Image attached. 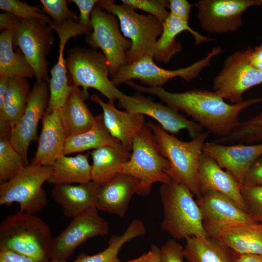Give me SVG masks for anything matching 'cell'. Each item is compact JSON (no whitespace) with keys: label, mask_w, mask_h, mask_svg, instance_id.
<instances>
[{"label":"cell","mask_w":262,"mask_h":262,"mask_svg":"<svg viewBox=\"0 0 262 262\" xmlns=\"http://www.w3.org/2000/svg\"><path fill=\"white\" fill-rule=\"evenodd\" d=\"M168 2L171 15L189 22L193 4L186 0H169Z\"/></svg>","instance_id":"cell-43"},{"label":"cell","mask_w":262,"mask_h":262,"mask_svg":"<svg viewBox=\"0 0 262 262\" xmlns=\"http://www.w3.org/2000/svg\"><path fill=\"white\" fill-rule=\"evenodd\" d=\"M96 5L118 19L120 31L131 42L126 53L127 64L146 55L153 57L156 43L163 30V22L151 15L139 14L131 7L112 0H99Z\"/></svg>","instance_id":"cell-6"},{"label":"cell","mask_w":262,"mask_h":262,"mask_svg":"<svg viewBox=\"0 0 262 262\" xmlns=\"http://www.w3.org/2000/svg\"><path fill=\"white\" fill-rule=\"evenodd\" d=\"M249 53L248 48L228 56L213 81L214 92L232 104L243 101L246 91L262 83V71L251 65Z\"/></svg>","instance_id":"cell-12"},{"label":"cell","mask_w":262,"mask_h":262,"mask_svg":"<svg viewBox=\"0 0 262 262\" xmlns=\"http://www.w3.org/2000/svg\"><path fill=\"white\" fill-rule=\"evenodd\" d=\"M197 19L203 30L222 34L237 31L242 16L250 7L262 6L261 0H199Z\"/></svg>","instance_id":"cell-15"},{"label":"cell","mask_w":262,"mask_h":262,"mask_svg":"<svg viewBox=\"0 0 262 262\" xmlns=\"http://www.w3.org/2000/svg\"><path fill=\"white\" fill-rule=\"evenodd\" d=\"M151 256V251L150 250L139 257L126 262H148Z\"/></svg>","instance_id":"cell-51"},{"label":"cell","mask_w":262,"mask_h":262,"mask_svg":"<svg viewBox=\"0 0 262 262\" xmlns=\"http://www.w3.org/2000/svg\"><path fill=\"white\" fill-rule=\"evenodd\" d=\"M183 253L187 262H237L239 255L217 238L190 237Z\"/></svg>","instance_id":"cell-27"},{"label":"cell","mask_w":262,"mask_h":262,"mask_svg":"<svg viewBox=\"0 0 262 262\" xmlns=\"http://www.w3.org/2000/svg\"><path fill=\"white\" fill-rule=\"evenodd\" d=\"M237 262H262V255L254 254L239 255Z\"/></svg>","instance_id":"cell-49"},{"label":"cell","mask_w":262,"mask_h":262,"mask_svg":"<svg viewBox=\"0 0 262 262\" xmlns=\"http://www.w3.org/2000/svg\"><path fill=\"white\" fill-rule=\"evenodd\" d=\"M202 152L226 169L241 185L252 165L262 156V143L225 145L215 141L205 142Z\"/></svg>","instance_id":"cell-19"},{"label":"cell","mask_w":262,"mask_h":262,"mask_svg":"<svg viewBox=\"0 0 262 262\" xmlns=\"http://www.w3.org/2000/svg\"><path fill=\"white\" fill-rule=\"evenodd\" d=\"M0 9L22 19L36 18L49 24L52 21L49 16L41 13V10L38 7L30 6L25 2L18 0H0Z\"/></svg>","instance_id":"cell-37"},{"label":"cell","mask_w":262,"mask_h":262,"mask_svg":"<svg viewBox=\"0 0 262 262\" xmlns=\"http://www.w3.org/2000/svg\"><path fill=\"white\" fill-rule=\"evenodd\" d=\"M239 255H262V223H243L228 228L217 236Z\"/></svg>","instance_id":"cell-29"},{"label":"cell","mask_w":262,"mask_h":262,"mask_svg":"<svg viewBox=\"0 0 262 262\" xmlns=\"http://www.w3.org/2000/svg\"><path fill=\"white\" fill-rule=\"evenodd\" d=\"M66 61L69 84L82 87L85 99L90 88L100 92L110 102L118 100L123 94L109 79L108 64L102 53L94 49L71 48Z\"/></svg>","instance_id":"cell-7"},{"label":"cell","mask_w":262,"mask_h":262,"mask_svg":"<svg viewBox=\"0 0 262 262\" xmlns=\"http://www.w3.org/2000/svg\"><path fill=\"white\" fill-rule=\"evenodd\" d=\"M139 180L131 175L119 173L99 185L96 208L98 211L124 217L133 195L136 194Z\"/></svg>","instance_id":"cell-21"},{"label":"cell","mask_w":262,"mask_h":262,"mask_svg":"<svg viewBox=\"0 0 262 262\" xmlns=\"http://www.w3.org/2000/svg\"><path fill=\"white\" fill-rule=\"evenodd\" d=\"M145 233L146 228L143 223L140 220L134 219L123 234L112 235L107 246L103 250L93 255L82 254L73 262H121L118 255L123 246Z\"/></svg>","instance_id":"cell-34"},{"label":"cell","mask_w":262,"mask_h":262,"mask_svg":"<svg viewBox=\"0 0 262 262\" xmlns=\"http://www.w3.org/2000/svg\"></svg>","instance_id":"cell-54"},{"label":"cell","mask_w":262,"mask_h":262,"mask_svg":"<svg viewBox=\"0 0 262 262\" xmlns=\"http://www.w3.org/2000/svg\"><path fill=\"white\" fill-rule=\"evenodd\" d=\"M163 155L168 161L171 180L187 186L197 198L201 195L199 178V158L210 132H202L190 141H181L162 127L148 122Z\"/></svg>","instance_id":"cell-3"},{"label":"cell","mask_w":262,"mask_h":262,"mask_svg":"<svg viewBox=\"0 0 262 262\" xmlns=\"http://www.w3.org/2000/svg\"><path fill=\"white\" fill-rule=\"evenodd\" d=\"M202 215L203 228L209 237L217 238L225 229L243 223H257L251 215L228 196L204 191L196 200Z\"/></svg>","instance_id":"cell-14"},{"label":"cell","mask_w":262,"mask_h":262,"mask_svg":"<svg viewBox=\"0 0 262 262\" xmlns=\"http://www.w3.org/2000/svg\"><path fill=\"white\" fill-rule=\"evenodd\" d=\"M52 166V172L48 182L53 185L84 184L92 181V165L89 162L88 153L63 155Z\"/></svg>","instance_id":"cell-31"},{"label":"cell","mask_w":262,"mask_h":262,"mask_svg":"<svg viewBox=\"0 0 262 262\" xmlns=\"http://www.w3.org/2000/svg\"><path fill=\"white\" fill-rule=\"evenodd\" d=\"M38 145L31 164L52 166L64 155L67 136L60 110L45 112Z\"/></svg>","instance_id":"cell-20"},{"label":"cell","mask_w":262,"mask_h":262,"mask_svg":"<svg viewBox=\"0 0 262 262\" xmlns=\"http://www.w3.org/2000/svg\"><path fill=\"white\" fill-rule=\"evenodd\" d=\"M21 19L10 13H0V30L1 32L10 31L14 33Z\"/></svg>","instance_id":"cell-45"},{"label":"cell","mask_w":262,"mask_h":262,"mask_svg":"<svg viewBox=\"0 0 262 262\" xmlns=\"http://www.w3.org/2000/svg\"><path fill=\"white\" fill-rule=\"evenodd\" d=\"M99 185L91 181L84 184L54 185L52 196L63 209L64 214L73 218L96 207Z\"/></svg>","instance_id":"cell-24"},{"label":"cell","mask_w":262,"mask_h":262,"mask_svg":"<svg viewBox=\"0 0 262 262\" xmlns=\"http://www.w3.org/2000/svg\"><path fill=\"white\" fill-rule=\"evenodd\" d=\"M262 140V112L241 122L226 136L215 142L225 144L249 143Z\"/></svg>","instance_id":"cell-35"},{"label":"cell","mask_w":262,"mask_h":262,"mask_svg":"<svg viewBox=\"0 0 262 262\" xmlns=\"http://www.w3.org/2000/svg\"><path fill=\"white\" fill-rule=\"evenodd\" d=\"M72 86L64 106L60 110L67 137L88 130L95 120V116L84 102L82 90L78 87Z\"/></svg>","instance_id":"cell-28"},{"label":"cell","mask_w":262,"mask_h":262,"mask_svg":"<svg viewBox=\"0 0 262 262\" xmlns=\"http://www.w3.org/2000/svg\"><path fill=\"white\" fill-rule=\"evenodd\" d=\"M118 100V106L126 111L150 116L164 131L172 134H177L181 130L185 129L193 139L202 132L203 127L187 119L177 110L142 95L128 96L123 93Z\"/></svg>","instance_id":"cell-16"},{"label":"cell","mask_w":262,"mask_h":262,"mask_svg":"<svg viewBox=\"0 0 262 262\" xmlns=\"http://www.w3.org/2000/svg\"><path fill=\"white\" fill-rule=\"evenodd\" d=\"M56 31L60 39L58 61L51 71V77L49 82V97L45 112H51L60 110L64 106L72 90L69 84L64 57V51L68 40L79 35H87L92 32V28L84 26L77 22L68 20L61 24L51 21L49 24Z\"/></svg>","instance_id":"cell-17"},{"label":"cell","mask_w":262,"mask_h":262,"mask_svg":"<svg viewBox=\"0 0 262 262\" xmlns=\"http://www.w3.org/2000/svg\"><path fill=\"white\" fill-rule=\"evenodd\" d=\"M151 256L148 262H163L160 253V248L156 245H152L151 246Z\"/></svg>","instance_id":"cell-50"},{"label":"cell","mask_w":262,"mask_h":262,"mask_svg":"<svg viewBox=\"0 0 262 262\" xmlns=\"http://www.w3.org/2000/svg\"><path fill=\"white\" fill-rule=\"evenodd\" d=\"M243 185L247 186L262 185V160L259 159L252 165Z\"/></svg>","instance_id":"cell-44"},{"label":"cell","mask_w":262,"mask_h":262,"mask_svg":"<svg viewBox=\"0 0 262 262\" xmlns=\"http://www.w3.org/2000/svg\"><path fill=\"white\" fill-rule=\"evenodd\" d=\"M199 178L201 194L208 190L222 193L247 212L241 184L229 172L224 171L214 160L203 152L199 158Z\"/></svg>","instance_id":"cell-23"},{"label":"cell","mask_w":262,"mask_h":262,"mask_svg":"<svg viewBox=\"0 0 262 262\" xmlns=\"http://www.w3.org/2000/svg\"><path fill=\"white\" fill-rule=\"evenodd\" d=\"M261 0V1L262 2V0Z\"/></svg>","instance_id":"cell-53"},{"label":"cell","mask_w":262,"mask_h":262,"mask_svg":"<svg viewBox=\"0 0 262 262\" xmlns=\"http://www.w3.org/2000/svg\"><path fill=\"white\" fill-rule=\"evenodd\" d=\"M31 92L27 78H9L3 105L0 109V126L12 129L18 122L26 110Z\"/></svg>","instance_id":"cell-30"},{"label":"cell","mask_w":262,"mask_h":262,"mask_svg":"<svg viewBox=\"0 0 262 262\" xmlns=\"http://www.w3.org/2000/svg\"><path fill=\"white\" fill-rule=\"evenodd\" d=\"M9 137L0 136V183L8 181L27 166L11 144Z\"/></svg>","instance_id":"cell-36"},{"label":"cell","mask_w":262,"mask_h":262,"mask_svg":"<svg viewBox=\"0 0 262 262\" xmlns=\"http://www.w3.org/2000/svg\"><path fill=\"white\" fill-rule=\"evenodd\" d=\"M0 262H37L8 250H0Z\"/></svg>","instance_id":"cell-46"},{"label":"cell","mask_w":262,"mask_h":262,"mask_svg":"<svg viewBox=\"0 0 262 262\" xmlns=\"http://www.w3.org/2000/svg\"><path fill=\"white\" fill-rule=\"evenodd\" d=\"M249 62L253 67L262 71V43L254 49L249 48Z\"/></svg>","instance_id":"cell-47"},{"label":"cell","mask_w":262,"mask_h":262,"mask_svg":"<svg viewBox=\"0 0 262 262\" xmlns=\"http://www.w3.org/2000/svg\"><path fill=\"white\" fill-rule=\"evenodd\" d=\"M90 99L101 106L104 123L111 135L131 151L134 137L146 124L145 116L120 111L115 107L114 102H105L95 94Z\"/></svg>","instance_id":"cell-22"},{"label":"cell","mask_w":262,"mask_h":262,"mask_svg":"<svg viewBox=\"0 0 262 262\" xmlns=\"http://www.w3.org/2000/svg\"><path fill=\"white\" fill-rule=\"evenodd\" d=\"M222 51L221 47H214L204 58L188 66L175 70L163 69L156 65L153 56L146 55L120 67L111 81L116 86L128 81L139 80L150 87H162L169 80L177 77L190 81L197 77L208 66L211 60Z\"/></svg>","instance_id":"cell-9"},{"label":"cell","mask_w":262,"mask_h":262,"mask_svg":"<svg viewBox=\"0 0 262 262\" xmlns=\"http://www.w3.org/2000/svg\"><path fill=\"white\" fill-rule=\"evenodd\" d=\"M120 143L113 137L106 129L102 114L95 116L92 127L80 134L67 137L65 146L64 155L95 149L105 146Z\"/></svg>","instance_id":"cell-32"},{"label":"cell","mask_w":262,"mask_h":262,"mask_svg":"<svg viewBox=\"0 0 262 262\" xmlns=\"http://www.w3.org/2000/svg\"><path fill=\"white\" fill-rule=\"evenodd\" d=\"M163 24V32L156 43L153 54L154 59L158 62L167 63L181 51V44L176 41V37L184 31L192 34L196 45L213 40L194 30L189 26V22L170 14Z\"/></svg>","instance_id":"cell-25"},{"label":"cell","mask_w":262,"mask_h":262,"mask_svg":"<svg viewBox=\"0 0 262 262\" xmlns=\"http://www.w3.org/2000/svg\"><path fill=\"white\" fill-rule=\"evenodd\" d=\"M50 25L36 18L21 19L14 32L13 44L19 47L33 68L37 82H49L47 56L55 39Z\"/></svg>","instance_id":"cell-11"},{"label":"cell","mask_w":262,"mask_h":262,"mask_svg":"<svg viewBox=\"0 0 262 262\" xmlns=\"http://www.w3.org/2000/svg\"><path fill=\"white\" fill-rule=\"evenodd\" d=\"M9 77H0V109L3 105L5 97L9 84Z\"/></svg>","instance_id":"cell-48"},{"label":"cell","mask_w":262,"mask_h":262,"mask_svg":"<svg viewBox=\"0 0 262 262\" xmlns=\"http://www.w3.org/2000/svg\"><path fill=\"white\" fill-rule=\"evenodd\" d=\"M126 83L137 92L157 97L167 105L192 117L195 122L218 138L227 136L240 123L239 116L243 110L262 102V98H258L229 104L214 91L193 89L171 93L162 87H145L132 81Z\"/></svg>","instance_id":"cell-1"},{"label":"cell","mask_w":262,"mask_h":262,"mask_svg":"<svg viewBox=\"0 0 262 262\" xmlns=\"http://www.w3.org/2000/svg\"><path fill=\"white\" fill-rule=\"evenodd\" d=\"M109 230L107 221L96 207L87 210L72 218L67 227L53 238L49 257L51 260H65L88 239L104 236Z\"/></svg>","instance_id":"cell-13"},{"label":"cell","mask_w":262,"mask_h":262,"mask_svg":"<svg viewBox=\"0 0 262 262\" xmlns=\"http://www.w3.org/2000/svg\"><path fill=\"white\" fill-rule=\"evenodd\" d=\"M51 262H67L66 261H65V260H51Z\"/></svg>","instance_id":"cell-52"},{"label":"cell","mask_w":262,"mask_h":262,"mask_svg":"<svg viewBox=\"0 0 262 262\" xmlns=\"http://www.w3.org/2000/svg\"><path fill=\"white\" fill-rule=\"evenodd\" d=\"M131 151L130 159L120 173L131 175L139 180L137 194L147 196L153 184L171 181L168 174L169 162L161 152L147 123L134 137Z\"/></svg>","instance_id":"cell-5"},{"label":"cell","mask_w":262,"mask_h":262,"mask_svg":"<svg viewBox=\"0 0 262 262\" xmlns=\"http://www.w3.org/2000/svg\"><path fill=\"white\" fill-rule=\"evenodd\" d=\"M49 97L48 82H36L31 90L25 112L11 129L10 142L29 165L28 151L32 141L37 139V127L47 108Z\"/></svg>","instance_id":"cell-18"},{"label":"cell","mask_w":262,"mask_h":262,"mask_svg":"<svg viewBox=\"0 0 262 262\" xmlns=\"http://www.w3.org/2000/svg\"><path fill=\"white\" fill-rule=\"evenodd\" d=\"M92 181L100 185L120 173L123 165L129 160L131 153L121 143L93 149Z\"/></svg>","instance_id":"cell-26"},{"label":"cell","mask_w":262,"mask_h":262,"mask_svg":"<svg viewBox=\"0 0 262 262\" xmlns=\"http://www.w3.org/2000/svg\"><path fill=\"white\" fill-rule=\"evenodd\" d=\"M240 190L247 213L257 222L262 223V185H241Z\"/></svg>","instance_id":"cell-39"},{"label":"cell","mask_w":262,"mask_h":262,"mask_svg":"<svg viewBox=\"0 0 262 262\" xmlns=\"http://www.w3.org/2000/svg\"><path fill=\"white\" fill-rule=\"evenodd\" d=\"M159 193L163 209L162 230L174 239L208 237L203 228L200 209L187 186L171 180L162 184Z\"/></svg>","instance_id":"cell-4"},{"label":"cell","mask_w":262,"mask_h":262,"mask_svg":"<svg viewBox=\"0 0 262 262\" xmlns=\"http://www.w3.org/2000/svg\"><path fill=\"white\" fill-rule=\"evenodd\" d=\"M14 33L6 31L0 34V77L35 76L34 71L24 55L13 50Z\"/></svg>","instance_id":"cell-33"},{"label":"cell","mask_w":262,"mask_h":262,"mask_svg":"<svg viewBox=\"0 0 262 262\" xmlns=\"http://www.w3.org/2000/svg\"><path fill=\"white\" fill-rule=\"evenodd\" d=\"M91 23L93 30L86 35V41L92 49L101 50L112 78L120 67L127 64L126 53L131 42L121 33L117 17L97 5L91 13Z\"/></svg>","instance_id":"cell-10"},{"label":"cell","mask_w":262,"mask_h":262,"mask_svg":"<svg viewBox=\"0 0 262 262\" xmlns=\"http://www.w3.org/2000/svg\"><path fill=\"white\" fill-rule=\"evenodd\" d=\"M52 166L29 164L8 181L0 183V205L18 203L20 211L31 214L47 204L42 186L50 177Z\"/></svg>","instance_id":"cell-8"},{"label":"cell","mask_w":262,"mask_h":262,"mask_svg":"<svg viewBox=\"0 0 262 262\" xmlns=\"http://www.w3.org/2000/svg\"><path fill=\"white\" fill-rule=\"evenodd\" d=\"M53 238L48 225L34 214L21 211L0 224V250H8L37 262H49Z\"/></svg>","instance_id":"cell-2"},{"label":"cell","mask_w":262,"mask_h":262,"mask_svg":"<svg viewBox=\"0 0 262 262\" xmlns=\"http://www.w3.org/2000/svg\"><path fill=\"white\" fill-rule=\"evenodd\" d=\"M122 3L134 9L143 10L149 14L162 22L170 15L168 0H121Z\"/></svg>","instance_id":"cell-40"},{"label":"cell","mask_w":262,"mask_h":262,"mask_svg":"<svg viewBox=\"0 0 262 262\" xmlns=\"http://www.w3.org/2000/svg\"><path fill=\"white\" fill-rule=\"evenodd\" d=\"M42 11L47 13L54 23L61 24L68 20L78 22L79 17L67 6L65 0H40Z\"/></svg>","instance_id":"cell-38"},{"label":"cell","mask_w":262,"mask_h":262,"mask_svg":"<svg viewBox=\"0 0 262 262\" xmlns=\"http://www.w3.org/2000/svg\"><path fill=\"white\" fill-rule=\"evenodd\" d=\"M183 247L175 239L168 240L160 248L163 262H184Z\"/></svg>","instance_id":"cell-41"},{"label":"cell","mask_w":262,"mask_h":262,"mask_svg":"<svg viewBox=\"0 0 262 262\" xmlns=\"http://www.w3.org/2000/svg\"><path fill=\"white\" fill-rule=\"evenodd\" d=\"M69 1L75 3L79 8L80 15L78 22L84 26L92 28L91 23V15L98 0H72L68 1V2Z\"/></svg>","instance_id":"cell-42"}]
</instances>
